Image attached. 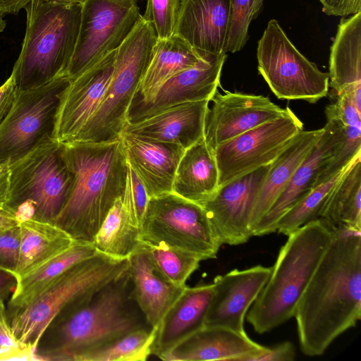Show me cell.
<instances>
[{
  "mask_svg": "<svg viewBox=\"0 0 361 361\" xmlns=\"http://www.w3.org/2000/svg\"><path fill=\"white\" fill-rule=\"evenodd\" d=\"M298 305L294 317L302 352L322 355L361 317V229L341 227Z\"/></svg>",
  "mask_w": 361,
  "mask_h": 361,
  "instance_id": "1",
  "label": "cell"
},
{
  "mask_svg": "<svg viewBox=\"0 0 361 361\" xmlns=\"http://www.w3.org/2000/svg\"><path fill=\"white\" fill-rule=\"evenodd\" d=\"M148 326L128 269L83 305L58 313L39 338L34 360L77 361L85 353Z\"/></svg>",
  "mask_w": 361,
  "mask_h": 361,
  "instance_id": "2",
  "label": "cell"
},
{
  "mask_svg": "<svg viewBox=\"0 0 361 361\" xmlns=\"http://www.w3.org/2000/svg\"><path fill=\"white\" fill-rule=\"evenodd\" d=\"M61 145L73 182L54 224L76 242L92 243L114 202L124 193L127 156L122 138Z\"/></svg>",
  "mask_w": 361,
  "mask_h": 361,
  "instance_id": "3",
  "label": "cell"
},
{
  "mask_svg": "<svg viewBox=\"0 0 361 361\" xmlns=\"http://www.w3.org/2000/svg\"><path fill=\"white\" fill-rule=\"evenodd\" d=\"M270 276L252 303L247 320L258 334L268 332L292 317L333 235L319 219L290 233Z\"/></svg>",
  "mask_w": 361,
  "mask_h": 361,
  "instance_id": "4",
  "label": "cell"
},
{
  "mask_svg": "<svg viewBox=\"0 0 361 361\" xmlns=\"http://www.w3.org/2000/svg\"><path fill=\"white\" fill-rule=\"evenodd\" d=\"M82 4L30 0L26 30L11 75L18 90L44 85L65 74L78 41Z\"/></svg>",
  "mask_w": 361,
  "mask_h": 361,
  "instance_id": "5",
  "label": "cell"
},
{
  "mask_svg": "<svg viewBox=\"0 0 361 361\" xmlns=\"http://www.w3.org/2000/svg\"><path fill=\"white\" fill-rule=\"evenodd\" d=\"M128 258L98 252L67 269L29 305L8 316L19 345L32 354L42 332L60 312L79 307L128 269Z\"/></svg>",
  "mask_w": 361,
  "mask_h": 361,
  "instance_id": "6",
  "label": "cell"
},
{
  "mask_svg": "<svg viewBox=\"0 0 361 361\" xmlns=\"http://www.w3.org/2000/svg\"><path fill=\"white\" fill-rule=\"evenodd\" d=\"M157 37L142 15L116 49L114 68L102 100L74 142H102L121 138Z\"/></svg>",
  "mask_w": 361,
  "mask_h": 361,
  "instance_id": "7",
  "label": "cell"
},
{
  "mask_svg": "<svg viewBox=\"0 0 361 361\" xmlns=\"http://www.w3.org/2000/svg\"><path fill=\"white\" fill-rule=\"evenodd\" d=\"M9 187L5 209L20 219L54 224L71 190L73 175L61 143L45 142L8 166Z\"/></svg>",
  "mask_w": 361,
  "mask_h": 361,
  "instance_id": "8",
  "label": "cell"
},
{
  "mask_svg": "<svg viewBox=\"0 0 361 361\" xmlns=\"http://www.w3.org/2000/svg\"><path fill=\"white\" fill-rule=\"evenodd\" d=\"M141 241L199 257H216L222 245L203 207L173 192L149 198L140 224Z\"/></svg>",
  "mask_w": 361,
  "mask_h": 361,
  "instance_id": "9",
  "label": "cell"
},
{
  "mask_svg": "<svg viewBox=\"0 0 361 361\" xmlns=\"http://www.w3.org/2000/svg\"><path fill=\"white\" fill-rule=\"evenodd\" d=\"M257 59L259 73L279 99L314 104L328 94L329 73L302 54L275 19L258 41Z\"/></svg>",
  "mask_w": 361,
  "mask_h": 361,
  "instance_id": "10",
  "label": "cell"
},
{
  "mask_svg": "<svg viewBox=\"0 0 361 361\" xmlns=\"http://www.w3.org/2000/svg\"><path fill=\"white\" fill-rule=\"evenodd\" d=\"M70 81L63 74L44 85L18 91L0 126V164L9 166L54 140L57 114Z\"/></svg>",
  "mask_w": 361,
  "mask_h": 361,
  "instance_id": "11",
  "label": "cell"
},
{
  "mask_svg": "<svg viewBox=\"0 0 361 361\" xmlns=\"http://www.w3.org/2000/svg\"><path fill=\"white\" fill-rule=\"evenodd\" d=\"M140 16L137 0H85L78 41L66 75L72 80L116 50Z\"/></svg>",
  "mask_w": 361,
  "mask_h": 361,
  "instance_id": "12",
  "label": "cell"
},
{
  "mask_svg": "<svg viewBox=\"0 0 361 361\" xmlns=\"http://www.w3.org/2000/svg\"><path fill=\"white\" fill-rule=\"evenodd\" d=\"M302 130L301 121L286 106L281 116L219 145L214 154L219 186L272 163Z\"/></svg>",
  "mask_w": 361,
  "mask_h": 361,
  "instance_id": "13",
  "label": "cell"
},
{
  "mask_svg": "<svg viewBox=\"0 0 361 361\" xmlns=\"http://www.w3.org/2000/svg\"><path fill=\"white\" fill-rule=\"evenodd\" d=\"M271 164L220 185L216 192L201 204L221 245L243 244L252 236L250 216Z\"/></svg>",
  "mask_w": 361,
  "mask_h": 361,
  "instance_id": "14",
  "label": "cell"
},
{
  "mask_svg": "<svg viewBox=\"0 0 361 361\" xmlns=\"http://www.w3.org/2000/svg\"><path fill=\"white\" fill-rule=\"evenodd\" d=\"M116 49L71 80L56 116L54 140L74 142L94 114L108 87L114 68Z\"/></svg>",
  "mask_w": 361,
  "mask_h": 361,
  "instance_id": "15",
  "label": "cell"
},
{
  "mask_svg": "<svg viewBox=\"0 0 361 361\" xmlns=\"http://www.w3.org/2000/svg\"><path fill=\"white\" fill-rule=\"evenodd\" d=\"M208 108L204 138L213 151L222 143L285 112L267 97L241 92H216Z\"/></svg>",
  "mask_w": 361,
  "mask_h": 361,
  "instance_id": "16",
  "label": "cell"
},
{
  "mask_svg": "<svg viewBox=\"0 0 361 361\" xmlns=\"http://www.w3.org/2000/svg\"><path fill=\"white\" fill-rule=\"evenodd\" d=\"M272 267L257 265L216 276L204 326L227 328L244 333V319L267 282Z\"/></svg>",
  "mask_w": 361,
  "mask_h": 361,
  "instance_id": "17",
  "label": "cell"
},
{
  "mask_svg": "<svg viewBox=\"0 0 361 361\" xmlns=\"http://www.w3.org/2000/svg\"><path fill=\"white\" fill-rule=\"evenodd\" d=\"M231 0H180L173 35L204 57L225 51Z\"/></svg>",
  "mask_w": 361,
  "mask_h": 361,
  "instance_id": "18",
  "label": "cell"
},
{
  "mask_svg": "<svg viewBox=\"0 0 361 361\" xmlns=\"http://www.w3.org/2000/svg\"><path fill=\"white\" fill-rule=\"evenodd\" d=\"M323 133L307 157L298 166L289 183L252 230V236L276 231L279 219L314 188L317 178L342 139L341 126L326 119Z\"/></svg>",
  "mask_w": 361,
  "mask_h": 361,
  "instance_id": "19",
  "label": "cell"
},
{
  "mask_svg": "<svg viewBox=\"0 0 361 361\" xmlns=\"http://www.w3.org/2000/svg\"><path fill=\"white\" fill-rule=\"evenodd\" d=\"M226 53L209 56L167 80L153 100L139 104L129 122L154 115L173 105L210 100L217 91Z\"/></svg>",
  "mask_w": 361,
  "mask_h": 361,
  "instance_id": "20",
  "label": "cell"
},
{
  "mask_svg": "<svg viewBox=\"0 0 361 361\" xmlns=\"http://www.w3.org/2000/svg\"><path fill=\"white\" fill-rule=\"evenodd\" d=\"M210 102L206 99L173 105L154 115L129 122L123 133L149 141L173 143L187 149L204 138Z\"/></svg>",
  "mask_w": 361,
  "mask_h": 361,
  "instance_id": "21",
  "label": "cell"
},
{
  "mask_svg": "<svg viewBox=\"0 0 361 361\" xmlns=\"http://www.w3.org/2000/svg\"><path fill=\"white\" fill-rule=\"evenodd\" d=\"M267 349L251 340L245 332L203 326L159 358L165 361H246Z\"/></svg>",
  "mask_w": 361,
  "mask_h": 361,
  "instance_id": "22",
  "label": "cell"
},
{
  "mask_svg": "<svg viewBox=\"0 0 361 361\" xmlns=\"http://www.w3.org/2000/svg\"><path fill=\"white\" fill-rule=\"evenodd\" d=\"M127 159L142 181L149 197L172 192L173 182L185 148L123 133Z\"/></svg>",
  "mask_w": 361,
  "mask_h": 361,
  "instance_id": "23",
  "label": "cell"
},
{
  "mask_svg": "<svg viewBox=\"0 0 361 361\" xmlns=\"http://www.w3.org/2000/svg\"><path fill=\"white\" fill-rule=\"evenodd\" d=\"M214 285L185 286L155 327L151 355L159 358L204 326Z\"/></svg>",
  "mask_w": 361,
  "mask_h": 361,
  "instance_id": "24",
  "label": "cell"
},
{
  "mask_svg": "<svg viewBox=\"0 0 361 361\" xmlns=\"http://www.w3.org/2000/svg\"><path fill=\"white\" fill-rule=\"evenodd\" d=\"M128 263L135 300L155 328L186 286H176L164 278L151 262L142 243L128 257Z\"/></svg>",
  "mask_w": 361,
  "mask_h": 361,
  "instance_id": "25",
  "label": "cell"
},
{
  "mask_svg": "<svg viewBox=\"0 0 361 361\" xmlns=\"http://www.w3.org/2000/svg\"><path fill=\"white\" fill-rule=\"evenodd\" d=\"M323 128L301 130L271 163L258 193L250 220L252 230L289 183L295 171L319 140Z\"/></svg>",
  "mask_w": 361,
  "mask_h": 361,
  "instance_id": "26",
  "label": "cell"
},
{
  "mask_svg": "<svg viewBox=\"0 0 361 361\" xmlns=\"http://www.w3.org/2000/svg\"><path fill=\"white\" fill-rule=\"evenodd\" d=\"M219 178L214 152L202 138L185 149L176 171L172 192L202 204L219 188Z\"/></svg>",
  "mask_w": 361,
  "mask_h": 361,
  "instance_id": "27",
  "label": "cell"
},
{
  "mask_svg": "<svg viewBox=\"0 0 361 361\" xmlns=\"http://www.w3.org/2000/svg\"><path fill=\"white\" fill-rule=\"evenodd\" d=\"M205 58L176 35L166 39H157L149 63L137 91L136 96L139 94L141 99L138 104L152 102L167 80L195 66Z\"/></svg>",
  "mask_w": 361,
  "mask_h": 361,
  "instance_id": "28",
  "label": "cell"
},
{
  "mask_svg": "<svg viewBox=\"0 0 361 361\" xmlns=\"http://www.w3.org/2000/svg\"><path fill=\"white\" fill-rule=\"evenodd\" d=\"M19 257L14 274L17 280L63 252L75 242L56 225L30 217L20 220Z\"/></svg>",
  "mask_w": 361,
  "mask_h": 361,
  "instance_id": "29",
  "label": "cell"
},
{
  "mask_svg": "<svg viewBox=\"0 0 361 361\" xmlns=\"http://www.w3.org/2000/svg\"><path fill=\"white\" fill-rule=\"evenodd\" d=\"M329 75L334 97L361 82V12L341 18L330 48Z\"/></svg>",
  "mask_w": 361,
  "mask_h": 361,
  "instance_id": "30",
  "label": "cell"
},
{
  "mask_svg": "<svg viewBox=\"0 0 361 361\" xmlns=\"http://www.w3.org/2000/svg\"><path fill=\"white\" fill-rule=\"evenodd\" d=\"M97 253L92 243L75 241L63 252L19 279L8 303V316L29 305L49 283L67 269Z\"/></svg>",
  "mask_w": 361,
  "mask_h": 361,
  "instance_id": "31",
  "label": "cell"
},
{
  "mask_svg": "<svg viewBox=\"0 0 361 361\" xmlns=\"http://www.w3.org/2000/svg\"><path fill=\"white\" fill-rule=\"evenodd\" d=\"M318 219L331 231L344 226L361 229V156L332 189Z\"/></svg>",
  "mask_w": 361,
  "mask_h": 361,
  "instance_id": "32",
  "label": "cell"
},
{
  "mask_svg": "<svg viewBox=\"0 0 361 361\" xmlns=\"http://www.w3.org/2000/svg\"><path fill=\"white\" fill-rule=\"evenodd\" d=\"M326 119L338 122L342 128V139L334 153L319 173L315 185L330 178L361 155V114L350 97L342 94L325 109Z\"/></svg>",
  "mask_w": 361,
  "mask_h": 361,
  "instance_id": "33",
  "label": "cell"
},
{
  "mask_svg": "<svg viewBox=\"0 0 361 361\" xmlns=\"http://www.w3.org/2000/svg\"><path fill=\"white\" fill-rule=\"evenodd\" d=\"M98 252L127 259L142 245L140 228L123 200L117 198L92 242Z\"/></svg>",
  "mask_w": 361,
  "mask_h": 361,
  "instance_id": "34",
  "label": "cell"
},
{
  "mask_svg": "<svg viewBox=\"0 0 361 361\" xmlns=\"http://www.w3.org/2000/svg\"><path fill=\"white\" fill-rule=\"evenodd\" d=\"M354 161L333 175L330 178L316 185L284 213L276 224V231L288 235L302 226L318 219L331 191L350 169Z\"/></svg>",
  "mask_w": 361,
  "mask_h": 361,
  "instance_id": "35",
  "label": "cell"
},
{
  "mask_svg": "<svg viewBox=\"0 0 361 361\" xmlns=\"http://www.w3.org/2000/svg\"><path fill=\"white\" fill-rule=\"evenodd\" d=\"M154 335L152 326L137 329L82 354L77 361H145L151 355Z\"/></svg>",
  "mask_w": 361,
  "mask_h": 361,
  "instance_id": "36",
  "label": "cell"
},
{
  "mask_svg": "<svg viewBox=\"0 0 361 361\" xmlns=\"http://www.w3.org/2000/svg\"><path fill=\"white\" fill-rule=\"evenodd\" d=\"M142 245L158 271L178 286H186L185 282L202 261L193 254L164 245H149L142 243Z\"/></svg>",
  "mask_w": 361,
  "mask_h": 361,
  "instance_id": "37",
  "label": "cell"
},
{
  "mask_svg": "<svg viewBox=\"0 0 361 361\" xmlns=\"http://www.w3.org/2000/svg\"><path fill=\"white\" fill-rule=\"evenodd\" d=\"M254 0H231L230 25L225 48L226 52L240 51L248 38Z\"/></svg>",
  "mask_w": 361,
  "mask_h": 361,
  "instance_id": "38",
  "label": "cell"
},
{
  "mask_svg": "<svg viewBox=\"0 0 361 361\" xmlns=\"http://www.w3.org/2000/svg\"><path fill=\"white\" fill-rule=\"evenodd\" d=\"M180 0H147L142 18L150 23L157 39H166L174 33Z\"/></svg>",
  "mask_w": 361,
  "mask_h": 361,
  "instance_id": "39",
  "label": "cell"
},
{
  "mask_svg": "<svg viewBox=\"0 0 361 361\" xmlns=\"http://www.w3.org/2000/svg\"><path fill=\"white\" fill-rule=\"evenodd\" d=\"M149 197L146 190L127 159L126 177L123 200L140 228Z\"/></svg>",
  "mask_w": 361,
  "mask_h": 361,
  "instance_id": "40",
  "label": "cell"
},
{
  "mask_svg": "<svg viewBox=\"0 0 361 361\" xmlns=\"http://www.w3.org/2000/svg\"><path fill=\"white\" fill-rule=\"evenodd\" d=\"M19 224L0 232V269L15 273L19 257Z\"/></svg>",
  "mask_w": 361,
  "mask_h": 361,
  "instance_id": "41",
  "label": "cell"
},
{
  "mask_svg": "<svg viewBox=\"0 0 361 361\" xmlns=\"http://www.w3.org/2000/svg\"><path fill=\"white\" fill-rule=\"evenodd\" d=\"M328 16L346 17L361 12V0H319Z\"/></svg>",
  "mask_w": 361,
  "mask_h": 361,
  "instance_id": "42",
  "label": "cell"
},
{
  "mask_svg": "<svg viewBox=\"0 0 361 361\" xmlns=\"http://www.w3.org/2000/svg\"><path fill=\"white\" fill-rule=\"evenodd\" d=\"M295 356L293 343L285 341L273 348H268L264 353L249 357L246 361H291Z\"/></svg>",
  "mask_w": 361,
  "mask_h": 361,
  "instance_id": "43",
  "label": "cell"
},
{
  "mask_svg": "<svg viewBox=\"0 0 361 361\" xmlns=\"http://www.w3.org/2000/svg\"><path fill=\"white\" fill-rule=\"evenodd\" d=\"M18 91L12 75L0 86V126L11 111Z\"/></svg>",
  "mask_w": 361,
  "mask_h": 361,
  "instance_id": "44",
  "label": "cell"
},
{
  "mask_svg": "<svg viewBox=\"0 0 361 361\" xmlns=\"http://www.w3.org/2000/svg\"><path fill=\"white\" fill-rule=\"evenodd\" d=\"M0 346L30 352L22 348L13 336L4 305V300L0 301ZM30 353H32L31 352Z\"/></svg>",
  "mask_w": 361,
  "mask_h": 361,
  "instance_id": "45",
  "label": "cell"
},
{
  "mask_svg": "<svg viewBox=\"0 0 361 361\" xmlns=\"http://www.w3.org/2000/svg\"><path fill=\"white\" fill-rule=\"evenodd\" d=\"M17 281L13 273L0 269V301L4 300L14 290Z\"/></svg>",
  "mask_w": 361,
  "mask_h": 361,
  "instance_id": "46",
  "label": "cell"
},
{
  "mask_svg": "<svg viewBox=\"0 0 361 361\" xmlns=\"http://www.w3.org/2000/svg\"><path fill=\"white\" fill-rule=\"evenodd\" d=\"M9 173L8 166L0 164V209L6 208L8 194Z\"/></svg>",
  "mask_w": 361,
  "mask_h": 361,
  "instance_id": "47",
  "label": "cell"
},
{
  "mask_svg": "<svg viewBox=\"0 0 361 361\" xmlns=\"http://www.w3.org/2000/svg\"><path fill=\"white\" fill-rule=\"evenodd\" d=\"M34 360V358L32 354L28 351L0 346V360Z\"/></svg>",
  "mask_w": 361,
  "mask_h": 361,
  "instance_id": "48",
  "label": "cell"
},
{
  "mask_svg": "<svg viewBox=\"0 0 361 361\" xmlns=\"http://www.w3.org/2000/svg\"><path fill=\"white\" fill-rule=\"evenodd\" d=\"M30 0H0V12L5 14H18L25 8Z\"/></svg>",
  "mask_w": 361,
  "mask_h": 361,
  "instance_id": "49",
  "label": "cell"
},
{
  "mask_svg": "<svg viewBox=\"0 0 361 361\" xmlns=\"http://www.w3.org/2000/svg\"><path fill=\"white\" fill-rule=\"evenodd\" d=\"M20 220L18 216L15 214L5 209H0V232L18 225Z\"/></svg>",
  "mask_w": 361,
  "mask_h": 361,
  "instance_id": "50",
  "label": "cell"
},
{
  "mask_svg": "<svg viewBox=\"0 0 361 361\" xmlns=\"http://www.w3.org/2000/svg\"><path fill=\"white\" fill-rule=\"evenodd\" d=\"M264 0H254L252 8V19H255L260 12Z\"/></svg>",
  "mask_w": 361,
  "mask_h": 361,
  "instance_id": "51",
  "label": "cell"
},
{
  "mask_svg": "<svg viewBox=\"0 0 361 361\" xmlns=\"http://www.w3.org/2000/svg\"><path fill=\"white\" fill-rule=\"evenodd\" d=\"M66 4H82L85 0H47Z\"/></svg>",
  "mask_w": 361,
  "mask_h": 361,
  "instance_id": "52",
  "label": "cell"
},
{
  "mask_svg": "<svg viewBox=\"0 0 361 361\" xmlns=\"http://www.w3.org/2000/svg\"><path fill=\"white\" fill-rule=\"evenodd\" d=\"M4 14L0 12V33H1L6 27V23L4 19Z\"/></svg>",
  "mask_w": 361,
  "mask_h": 361,
  "instance_id": "53",
  "label": "cell"
}]
</instances>
